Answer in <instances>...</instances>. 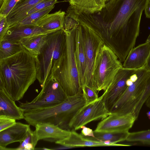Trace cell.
<instances>
[{"label": "cell", "instance_id": "d6986e66", "mask_svg": "<svg viewBox=\"0 0 150 150\" xmlns=\"http://www.w3.org/2000/svg\"><path fill=\"white\" fill-rule=\"evenodd\" d=\"M2 89H0V115L5 116L16 120L24 119V112Z\"/></svg>", "mask_w": 150, "mask_h": 150}, {"label": "cell", "instance_id": "ac0fdd59", "mask_svg": "<svg viewBox=\"0 0 150 150\" xmlns=\"http://www.w3.org/2000/svg\"><path fill=\"white\" fill-rule=\"evenodd\" d=\"M78 25L75 26L74 54L82 87L84 84L86 66V59L82 26L78 22Z\"/></svg>", "mask_w": 150, "mask_h": 150}, {"label": "cell", "instance_id": "e575fe53", "mask_svg": "<svg viewBox=\"0 0 150 150\" xmlns=\"http://www.w3.org/2000/svg\"><path fill=\"white\" fill-rule=\"evenodd\" d=\"M82 129L81 134L85 137H94V131L89 128L86 127L85 125L81 127Z\"/></svg>", "mask_w": 150, "mask_h": 150}, {"label": "cell", "instance_id": "4316f807", "mask_svg": "<svg viewBox=\"0 0 150 150\" xmlns=\"http://www.w3.org/2000/svg\"><path fill=\"white\" fill-rule=\"evenodd\" d=\"M126 141L150 145V129L129 132Z\"/></svg>", "mask_w": 150, "mask_h": 150}, {"label": "cell", "instance_id": "8d00e7d4", "mask_svg": "<svg viewBox=\"0 0 150 150\" xmlns=\"http://www.w3.org/2000/svg\"><path fill=\"white\" fill-rule=\"evenodd\" d=\"M144 67L150 71V52Z\"/></svg>", "mask_w": 150, "mask_h": 150}, {"label": "cell", "instance_id": "d4e9b609", "mask_svg": "<svg viewBox=\"0 0 150 150\" xmlns=\"http://www.w3.org/2000/svg\"><path fill=\"white\" fill-rule=\"evenodd\" d=\"M23 48L20 42H13L2 40L0 41V60L13 56Z\"/></svg>", "mask_w": 150, "mask_h": 150}, {"label": "cell", "instance_id": "74e56055", "mask_svg": "<svg viewBox=\"0 0 150 150\" xmlns=\"http://www.w3.org/2000/svg\"><path fill=\"white\" fill-rule=\"evenodd\" d=\"M146 105L148 107L150 108V96L146 101Z\"/></svg>", "mask_w": 150, "mask_h": 150}, {"label": "cell", "instance_id": "d590c367", "mask_svg": "<svg viewBox=\"0 0 150 150\" xmlns=\"http://www.w3.org/2000/svg\"><path fill=\"white\" fill-rule=\"evenodd\" d=\"M144 10L146 17L150 18V0H148Z\"/></svg>", "mask_w": 150, "mask_h": 150}, {"label": "cell", "instance_id": "8992f818", "mask_svg": "<svg viewBox=\"0 0 150 150\" xmlns=\"http://www.w3.org/2000/svg\"><path fill=\"white\" fill-rule=\"evenodd\" d=\"M122 68V64L114 52L103 44L95 59L93 76L94 91L98 93L102 90L105 92Z\"/></svg>", "mask_w": 150, "mask_h": 150}, {"label": "cell", "instance_id": "f546056e", "mask_svg": "<svg viewBox=\"0 0 150 150\" xmlns=\"http://www.w3.org/2000/svg\"><path fill=\"white\" fill-rule=\"evenodd\" d=\"M58 2L57 0H44L36 4L27 11L24 15L23 19L33 13L54 5Z\"/></svg>", "mask_w": 150, "mask_h": 150}, {"label": "cell", "instance_id": "ffe728a7", "mask_svg": "<svg viewBox=\"0 0 150 150\" xmlns=\"http://www.w3.org/2000/svg\"><path fill=\"white\" fill-rule=\"evenodd\" d=\"M66 13L60 10L48 13L40 19L36 25L48 31H54L64 29Z\"/></svg>", "mask_w": 150, "mask_h": 150}, {"label": "cell", "instance_id": "30bf717a", "mask_svg": "<svg viewBox=\"0 0 150 150\" xmlns=\"http://www.w3.org/2000/svg\"><path fill=\"white\" fill-rule=\"evenodd\" d=\"M79 23L83 27L86 59V70L83 85H86L94 91L93 76L95 59L98 51L104 43L101 39L93 30L85 25Z\"/></svg>", "mask_w": 150, "mask_h": 150}, {"label": "cell", "instance_id": "836d02e7", "mask_svg": "<svg viewBox=\"0 0 150 150\" xmlns=\"http://www.w3.org/2000/svg\"><path fill=\"white\" fill-rule=\"evenodd\" d=\"M9 27L6 17L0 16V41L3 38Z\"/></svg>", "mask_w": 150, "mask_h": 150}, {"label": "cell", "instance_id": "603a6c76", "mask_svg": "<svg viewBox=\"0 0 150 150\" xmlns=\"http://www.w3.org/2000/svg\"><path fill=\"white\" fill-rule=\"evenodd\" d=\"M47 34H40L25 37L21 39L20 42L24 48L36 56L40 53L45 44Z\"/></svg>", "mask_w": 150, "mask_h": 150}, {"label": "cell", "instance_id": "8fae6325", "mask_svg": "<svg viewBox=\"0 0 150 150\" xmlns=\"http://www.w3.org/2000/svg\"><path fill=\"white\" fill-rule=\"evenodd\" d=\"M137 69L123 68L120 69L104 92L103 101L106 108L110 112L128 86L127 81L134 75Z\"/></svg>", "mask_w": 150, "mask_h": 150}, {"label": "cell", "instance_id": "484cf974", "mask_svg": "<svg viewBox=\"0 0 150 150\" xmlns=\"http://www.w3.org/2000/svg\"><path fill=\"white\" fill-rule=\"evenodd\" d=\"M54 7V5L36 12L25 17L17 23L23 25H36V23L46 15L49 13Z\"/></svg>", "mask_w": 150, "mask_h": 150}, {"label": "cell", "instance_id": "277c9868", "mask_svg": "<svg viewBox=\"0 0 150 150\" xmlns=\"http://www.w3.org/2000/svg\"><path fill=\"white\" fill-rule=\"evenodd\" d=\"M66 47L64 29L47 34L45 44L36 56L37 79L41 86L46 79L53 75L64 55Z\"/></svg>", "mask_w": 150, "mask_h": 150}, {"label": "cell", "instance_id": "4dcf8cb0", "mask_svg": "<svg viewBox=\"0 0 150 150\" xmlns=\"http://www.w3.org/2000/svg\"><path fill=\"white\" fill-rule=\"evenodd\" d=\"M150 96V75L148 80L145 89L139 102L136 107L133 113L137 118L141 109L146 101Z\"/></svg>", "mask_w": 150, "mask_h": 150}, {"label": "cell", "instance_id": "4fadbf2b", "mask_svg": "<svg viewBox=\"0 0 150 150\" xmlns=\"http://www.w3.org/2000/svg\"><path fill=\"white\" fill-rule=\"evenodd\" d=\"M35 127L33 134L35 146L40 140L55 142L64 140L67 138L71 133L69 130L48 123H38Z\"/></svg>", "mask_w": 150, "mask_h": 150}, {"label": "cell", "instance_id": "7c38bea8", "mask_svg": "<svg viewBox=\"0 0 150 150\" xmlns=\"http://www.w3.org/2000/svg\"><path fill=\"white\" fill-rule=\"evenodd\" d=\"M137 118L133 113L125 115L110 114L98 124L94 131L98 132H128Z\"/></svg>", "mask_w": 150, "mask_h": 150}, {"label": "cell", "instance_id": "d6a6232c", "mask_svg": "<svg viewBox=\"0 0 150 150\" xmlns=\"http://www.w3.org/2000/svg\"><path fill=\"white\" fill-rule=\"evenodd\" d=\"M16 120L10 117L0 115V132L4 130L15 125Z\"/></svg>", "mask_w": 150, "mask_h": 150}, {"label": "cell", "instance_id": "f35d334b", "mask_svg": "<svg viewBox=\"0 0 150 150\" xmlns=\"http://www.w3.org/2000/svg\"><path fill=\"white\" fill-rule=\"evenodd\" d=\"M35 149L52 150V149H50L47 148H45V147H43V148H38H38H37V149L35 148Z\"/></svg>", "mask_w": 150, "mask_h": 150}, {"label": "cell", "instance_id": "7bdbcfd3", "mask_svg": "<svg viewBox=\"0 0 150 150\" xmlns=\"http://www.w3.org/2000/svg\"></svg>", "mask_w": 150, "mask_h": 150}, {"label": "cell", "instance_id": "1f68e13d", "mask_svg": "<svg viewBox=\"0 0 150 150\" xmlns=\"http://www.w3.org/2000/svg\"><path fill=\"white\" fill-rule=\"evenodd\" d=\"M83 96L86 102V104L92 102L98 98V93L86 85L82 86Z\"/></svg>", "mask_w": 150, "mask_h": 150}, {"label": "cell", "instance_id": "ba28073f", "mask_svg": "<svg viewBox=\"0 0 150 150\" xmlns=\"http://www.w3.org/2000/svg\"><path fill=\"white\" fill-rule=\"evenodd\" d=\"M42 87L40 92L32 101L20 103L19 107L24 112L54 106L68 97L53 75L46 79Z\"/></svg>", "mask_w": 150, "mask_h": 150}, {"label": "cell", "instance_id": "6da1fadb", "mask_svg": "<svg viewBox=\"0 0 150 150\" xmlns=\"http://www.w3.org/2000/svg\"><path fill=\"white\" fill-rule=\"evenodd\" d=\"M148 0H110L99 12L105 26L99 36L121 62L134 47Z\"/></svg>", "mask_w": 150, "mask_h": 150}, {"label": "cell", "instance_id": "9c48e42d", "mask_svg": "<svg viewBox=\"0 0 150 150\" xmlns=\"http://www.w3.org/2000/svg\"><path fill=\"white\" fill-rule=\"evenodd\" d=\"M104 94L96 100L86 104L80 108L70 121L68 127L70 131L80 129L93 121L102 120L110 115L103 101Z\"/></svg>", "mask_w": 150, "mask_h": 150}, {"label": "cell", "instance_id": "ab89813d", "mask_svg": "<svg viewBox=\"0 0 150 150\" xmlns=\"http://www.w3.org/2000/svg\"><path fill=\"white\" fill-rule=\"evenodd\" d=\"M150 42V33L147 38L145 42Z\"/></svg>", "mask_w": 150, "mask_h": 150}, {"label": "cell", "instance_id": "44dd1931", "mask_svg": "<svg viewBox=\"0 0 150 150\" xmlns=\"http://www.w3.org/2000/svg\"><path fill=\"white\" fill-rule=\"evenodd\" d=\"M44 0H20L6 17L9 27L22 20L24 15L27 11Z\"/></svg>", "mask_w": 150, "mask_h": 150}, {"label": "cell", "instance_id": "3957f363", "mask_svg": "<svg viewBox=\"0 0 150 150\" xmlns=\"http://www.w3.org/2000/svg\"><path fill=\"white\" fill-rule=\"evenodd\" d=\"M86 103L82 93L68 96L62 102L47 108L24 112V119L34 127L46 123L69 130V123L77 111Z\"/></svg>", "mask_w": 150, "mask_h": 150}, {"label": "cell", "instance_id": "7402d4cb", "mask_svg": "<svg viewBox=\"0 0 150 150\" xmlns=\"http://www.w3.org/2000/svg\"><path fill=\"white\" fill-rule=\"evenodd\" d=\"M106 0H69L73 8L78 11L93 14L100 12L104 7Z\"/></svg>", "mask_w": 150, "mask_h": 150}, {"label": "cell", "instance_id": "5bb4252c", "mask_svg": "<svg viewBox=\"0 0 150 150\" xmlns=\"http://www.w3.org/2000/svg\"><path fill=\"white\" fill-rule=\"evenodd\" d=\"M55 143L70 148L75 147L124 146L127 145L110 143L100 142L92 139L89 137H85L79 134L75 131H71L69 137L63 140L56 142Z\"/></svg>", "mask_w": 150, "mask_h": 150}, {"label": "cell", "instance_id": "f1b7e54d", "mask_svg": "<svg viewBox=\"0 0 150 150\" xmlns=\"http://www.w3.org/2000/svg\"><path fill=\"white\" fill-rule=\"evenodd\" d=\"M20 0L0 1V16L6 17L17 3Z\"/></svg>", "mask_w": 150, "mask_h": 150}, {"label": "cell", "instance_id": "7a4b0ae2", "mask_svg": "<svg viewBox=\"0 0 150 150\" xmlns=\"http://www.w3.org/2000/svg\"><path fill=\"white\" fill-rule=\"evenodd\" d=\"M37 76L36 56L23 47L17 54L0 60V89L15 101L23 98Z\"/></svg>", "mask_w": 150, "mask_h": 150}, {"label": "cell", "instance_id": "b9f144b4", "mask_svg": "<svg viewBox=\"0 0 150 150\" xmlns=\"http://www.w3.org/2000/svg\"><path fill=\"white\" fill-rule=\"evenodd\" d=\"M110 0H106V3L107 2H108V1H110Z\"/></svg>", "mask_w": 150, "mask_h": 150}, {"label": "cell", "instance_id": "e0dca14e", "mask_svg": "<svg viewBox=\"0 0 150 150\" xmlns=\"http://www.w3.org/2000/svg\"><path fill=\"white\" fill-rule=\"evenodd\" d=\"M30 125L16 122L13 125L0 132V149L13 143H21L30 128Z\"/></svg>", "mask_w": 150, "mask_h": 150}, {"label": "cell", "instance_id": "52a82bcc", "mask_svg": "<svg viewBox=\"0 0 150 150\" xmlns=\"http://www.w3.org/2000/svg\"><path fill=\"white\" fill-rule=\"evenodd\" d=\"M150 71L144 67L137 69L128 86L110 111V114L125 115L133 113L145 91Z\"/></svg>", "mask_w": 150, "mask_h": 150}, {"label": "cell", "instance_id": "2e32d148", "mask_svg": "<svg viewBox=\"0 0 150 150\" xmlns=\"http://www.w3.org/2000/svg\"><path fill=\"white\" fill-rule=\"evenodd\" d=\"M53 32L47 31L37 25H23L16 23L9 27L3 39L20 42L21 39L25 37Z\"/></svg>", "mask_w": 150, "mask_h": 150}, {"label": "cell", "instance_id": "60d3db41", "mask_svg": "<svg viewBox=\"0 0 150 150\" xmlns=\"http://www.w3.org/2000/svg\"><path fill=\"white\" fill-rule=\"evenodd\" d=\"M147 115L149 118V119L150 120V111H149L147 112Z\"/></svg>", "mask_w": 150, "mask_h": 150}, {"label": "cell", "instance_id": "9a60e30c", "mask_svg": "<svg viewBox=\"0 0 150 150\" xmlns=\"http://www.w3.org/2000/svg\"><path fill=\"white\" fill-rule=\"evenodd\" d=\"M150 52V42L134 47L130 51L122 64V68L137 69L145 64Z\"/></svg>", "mask_w": 150, "mask_h": 150}, {"label": "cell", "instance_id": "5b68a950", "mask_svg": "<svg viewBox=\"0 0 150 150\" xmlns=\"http://www.w3.org/2000/svg\"><path fill=\"white\" fill-rule=\"evenodd\" d=\"M65 54L53 76L59 82L68 96L82 93L75 57V26L66 30Z\"/></svg>", "mask_w": 150, "mask_h": 150}, {"label": "cell", "instance_id": "cb8c5ba5", "mask_svg": "<svg viewBox=\"0 0 150 150\" xmlns=\"http://www.w3.org/2000/svg\"><path fill=\"white\" fill-rule=\"evenodd\" d=\"M129 132H98L94 131V137H89L96 140L110 143L126 141Z\"/></svg>", "mask_w": 150, "mask_h": 150}, {"label": "cell", "instance_id": "83f0119b", "mask_svg": "<svg viewBox=\"0 0 150 150\" xmlns=\"http://www.w3.org/2000/svg\"><path fill=\"white\" fill-rule=\"evenodd\" d=\"M35 147L34 145L33 131L30 128L24 140L21 143L19 146L15 148H9V150H33Z\"/></svg>", "mask_w": 150, "mask_h": 150}]
</instances>
